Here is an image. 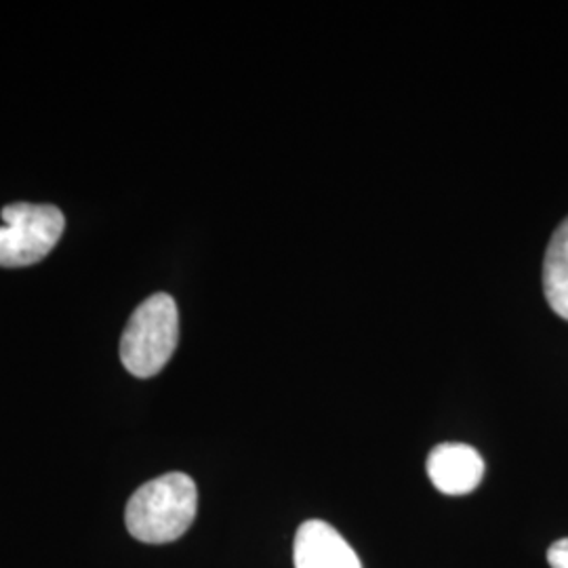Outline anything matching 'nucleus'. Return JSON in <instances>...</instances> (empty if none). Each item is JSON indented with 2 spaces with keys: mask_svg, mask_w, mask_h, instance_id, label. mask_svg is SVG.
I'll list each match as a JSON object with an SVG mask.
<instances>
[{
  "mask_svg": "<svg viewBox=\"0 0 568 568\" xmlns=\"http://www.w3.org/2000/svg\"><path fill=\"white\" fill-rule=\"evenodd\" d=\"M426 467L432 485L450 497L476 490L485 476V459L480 453L459 443L438 445L429 453Z\"/></svg>",
  "mask_w": 568,
  "mask_h": 568,
  "instance_id": "4",
  "label": "nucleus"
},
{
  "mask_svg": "<svg viewBox=\"0 0 568 568\" xmlns=\"http://www.w3.org/2000/svg\"><path fill=\"white\" fill-rule=\"evenodd\" d=\"M199 509V490L190 476L173 471L145 483L126 504L129 532L143 544L161 546L180 539L192 527Z\"/></svg>",
  "mask_w": 568,
  "mask_h": 568,
  "instance_id": "1",
  "label": "nucleus"
},
{
  "mask_svg": "<svg viewBox=\"0 0 568 568\" xmlns=\"http://www.w3.org/2000/svg\"><path fill=\"white\" fill-rule=\"evenodd\" d=\"M180 339V312L171 295H150L129 318L121 337L124 368L148 379L163 371Z\"/></svg>",
  "mask_w": 568,
  "mask_h": 568,
  "instance_id": "2",
  "label": "nucleus"
},
{
  "mask_svg": "<svg viewBox=\"0 0 568 568\" xmlns=\"http://www.w3.org/2000/svg\"><path fill=\"white\" fill-rule=\"evenodd\" d=\"M548 562L551 568H568V539L551 544L548 549Z\"/></svg>",
  "mask_w": 568,
  "mask_h": 568,
  "instance_id": "7",
  "label": "nucleus"
},
{
  "mask_svg": "<svg viewBox=\"0 0 568 568\" xmlns=\"http://www.w3.org/2000/svg\"><path fill=\"white\" fill-rule=\"evenodd\" d=\"M544 291L551 310L568 321V217L556 227L544 262Z\"/></svg>",
  "mask_w": 568,
  "mask_h": 568,
  "instance_id": "6",
  "label": "nucleus"
},
{
  "mask_svg": "<svg viewBox=\"0 0 568 568\" xmlns=\"http://www.w3.org/2000/svg\"><path fill=\"white\" fill-rule=\"evenodd\" d=\"M295 568H363L356 551L323 520H307L295 535Z\"/></svg>",
  "mask_w": 568,
  "mask_h": 568,
  "instance_id": "5",
  "label": "nucleus"
},
{
  "mask_svg": "<svg viewBox=\"0 0 568 568\" xmlns=\"http://www.w3.org/2000/svg\"><path fill=\"white\" fill-rule=\"evenodd\" d=\"M0 267L42 262L60 243L65 220L53 204L16 203L2 209Z\"/></svg>",
  "mask_w": 568,
  "mask_h": 568,
  "instance_id": "3",
  "label": "nucleus"
}]
</instances>
